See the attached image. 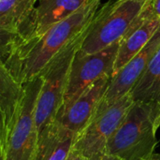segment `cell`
Wrapping results in <instances>:
<instances>
[{"instance_id": "9a60e30c", "label": "cell", "mask_w": 160, "mask_h": 160, "mask_svg": "<svg viewBox=\"0 0 160 160\" xmlns=\"http://www.w3.org/2000/svg\"><path fill=\"white\" fill-rule=\"evenodd\" d=\"M130 94L134 102L148 104L152 107L155 120L160 108V47Z\"/></svg>"}, {"instance_id": "7c38bea8", "label": "cell", "mask_w": 160, "mask_h": 160, "mask_svg": "<svg viewBox=\"0 0 160 160\" xmlns=\"http://www.w3.org/2000/svg\"><path fill=\"white\" fill-rule=\"evenodd\" d=\"M24 84L17 82L0 64V143L4 142L14 125L24 97Z\"/></svg>"}, {"instance_id": "8992f818", "label": "cell", "mask_w": 160, "mask_h": 160, "mask_svg": "<svg viewBox=\"0 0 160 160\" xmlns=\"http://www.w3.org/2000/svg\"><path fill=\"white\" fill-rule=\"evenodd\" d=\"M119 42L90 54L83 53L79 49L71 65L62 108L69 106L99 79L113 75Z\"/></svg>"}, {"instance_id": "4fadbf2b", "label": "cell", "mask_w": 160, "mask_h": 160, "mask_svg": "<svg viewBox=\"0 0 160 160\" xmlns=\"http://www.w3.org/2000/svg\"><path fill=\"white\" fill-rule=\"evenodd\" d=\"M90 1L91 0H38L35 12V30L31 37L43 34L54 24L72 16Z\"/></svg>"}, {"instance_id": "9c48e42d", "label": "cell", "mask_w": 160, "mask_h": 160, "mask_svg": "<svg viewBox=\"0 0 160 160\" xmlns=\"http://www.w3.org/2000/svg\"><path fill=\"white\" fill-rule=\"evenodd\" d=\"M112 76H106L89 86L74 102L61 108L57 116L60 124L72 131L76 137L88 126L103 99Z\"/></svg>"}, {"instance_id": "8fae6325", "label": "cell", "mask_w": 160, "mask_h": 160, "mask_svg": "<svg viewBox=\"0 0 160 160\" xmlns=\"http://www.w3.org/2000/svg\"><path fill=\"white\" fill-rule=\"evenodd\" d=\"M38 0H0V31L26 38L35 30Z\"/></svg>"}, {"instance_id": "5b68a950", "label": "cell", "mask_w": 160, "mask_h": 160, "mask_svg": "<svg viewBox=\"0 0 160 160\" xmlns=\"http://www.w3.org/2000/svg\"><path fill=\"white\" fill-rule=\"evenodd\" d=\"M41 83L40 75L24 83L25 92L18 116L7 139L0 143L1 160H37L38 132L36 106Z\"/></svg>"}, {"instance_id": "6da1fadb", "label": "cell", "mask_w": 160, "mask_h": 160, "mask_svg": "<svg viewBox=\"0 0 160 160\" xmlns=\"http://www.w3.org/2000/svg\"><path fill=\"white\" fill-rule=\"evenodd\" d=\"M101 0H91L69 18L39 36L20 38L1 32V65L20 83L38 77L46 67L91 24Z\"/></svg>"}, {"instance_id": "ba28073f", "label": "cell", "mask_w": 160, "mask_h": 160, "mask_svg": "<svg viewBox=\"0 0 160 160\" xmlns=\"http://www.w3.org/2000/svg\"><path fill=\"white\" fill-rule=\"evenodd\" d=\"M159 47L160 26L148 44L112 76L109 88L93 117L99 115L115 101L131 92Z\"/></svg>"}, {"instance_id": "d6986e66", "label": "cell", "mask_w": 160, "mask_h": 160, "mask_svg": "<svg viewBox=\"0 0 160 160\" xmlns=\"http://www.w3.org/2000/svg\"><path fill=\"white\" fill-rule=\"evenodd\" d=\"M155 126L157 128V129H158V128L160 127V108L158 112V114H157V117L155 119Z\"/></svg>"}, {"instance_id": "277c9868", "label": "cell", "mask_w": 160, "mask_h": 160, "mask_svg": "<svg viewBox=\"0 0 160 160\" xmlns=\"http://www.w3.org/2000/svg\"><path fill=\"white\" fill-rule=\"evenodd\" d=\"M153 109L134 102L125 120L109 140L105 153L122 160H148L158 144Z\"/></svg>"}, {"instance_id": "2e32d148", "label": "cell", "mask_w": 160, "mask_h": 160, "mask_svg": "<svg viewBox=\"0 0 160 160\" xmlns=\"http://www.w3.org/2000/svg\"><path fill=\"white\" fill-rule=\"evenodd\" d=\"M86 160H122L116 157H113V156H110L106 153H103V154H99V155H97V156H94L92 157L91 158H88Z\"/></svg>"}, {"instance_id": "3957f363", "label": "cell", "mask_w": 160, "mask_h": 160, "mask_svg": "<svg viewBox=\"0 0 160 160\" xmlns=\"http://www.w3.org/2000/svg\"><path fill=\"white\" fill-rule=\"evenodd\" d=\"M88 29L89 27L65 48L39 74L42 83L36 106L38 138L52 126L63 107L71 65Z\"/></svg>"}, {"instance_id": "7a4b0ae2", "label": "cell", "mask_w": 160, "mask_h": 160, "mask_svg": "<svg viewBox=\"0 0 160 160\" xmlns=\"http://www.w3.org/2000/svg\"><path fill=\"white\" fill-rule=\"evenodd\" d=\"M154 0H112L99 8L80 50L86 54L119 42Z\"/></svg>"}, {"instance_id": "e0dca14e", "label": "cell", "mask_w": 160, "mask_h": 160, "mask_svg": "<svg viewBox=\"0 0 160 160\" xmlns=\"http://www.w3.org/2000/svg\"><path fill=\"white\" fill-rule=\"evenodd\" d=\"M68 160H86V158L79 151H77V150L72 148V150H71V152H70V154L68 156Z\"/></svg>"}, {"instance_id": "5bb4252c", "label": "cell", "mask_w": 160, "mask_h": 160, "mask_svg": "<svg viewBox=\"0 0 160 160\" xmlns=\"http://www.w3.org/2000/svg\"><path fill=\"white\" fill-rule=\"evenodd\" d=\"M76 135L65 128L56 118L52 126L38 138L37 160H68Z\"/></svg>"}, {"instance_id": "30bf717a", "label": "cell", "mask_w": 160, "mask_h": 160, "mask_svg": "<svg viewBox=\"0 0 160 160\" xmlns=\"http://www.w3.org/2000/svg\"><path fill=\"white\" fill-rule=\"evenodd\" d=\"M159 26L160 17L155 13L151 4L120 40L113 75L148 44Z\"/></svg>"}, {"instance_id": "52a82bcc", "label": "cell", "mask_w": 160, "mask_h": 160, "mask_svg": "<svg viewBox=\"0 0 160 160\" xmlns=\"http://www.w3.org/2000/svg\"><path fill=\"white\" fill-rule=\"evenodd\" d=\"M134 101L131 94L121 98L102 113L91 119L88 126L76 137L73 149L86 159L105 153L109 140L117 131Z\"/></svg>"}, {"instance_id": "ac0fdd59", "label": "cell", "mask_w": 160, "mask_h": 160, "mask_svg": "<svg viewBox=\"0 0 160 160\" xmlns=\"http://www.w3.org/2000/svg\"><path fill=\"white\" fill-rule=\"evenodd\" d=\"M152 8L155 13L160 17V0H154L152 3Z\"/></svg>"}, {"instance_id": "ffe728a7", "label": "cell", "mask_w": 160, "mask_h": 160, "mask_svg": "<svg viewBox=\"0 0 160 160\" xmlns=\"http://www.w3.org/2000/svg\"><path fill=\"white\" fill-rule=\"evenodd\" d=\"M148 160H160V154H154Z\"/></svg>"}]
</instances>
